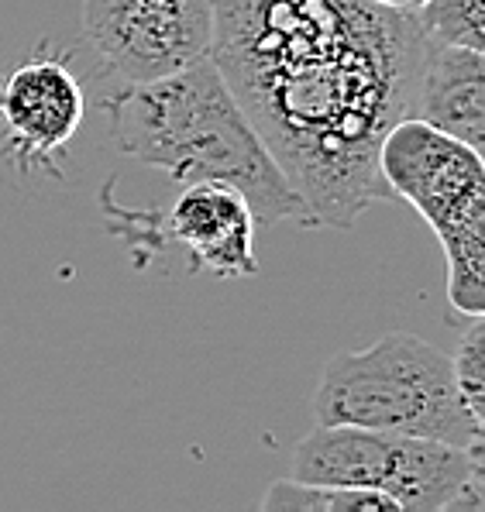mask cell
<instances>
[{"instance_id":"cell-2","label":"cell","mask_w":485,"mask_h":512,"mask_svg":"<svg viewBox=\"0 0 485 512\" xmlns=\"http://www.w3.org/2000/svg\"><path fill=\"white\" fill-rule=\"evenodd\" d=\"M111 135L128 159L162 169L172 183H224L248 200L258 227H310L300 193L255 135L231 86L207 59L107 97Z\"/></svg>"},{"instance_id":"cell-14","label":"cell","mask_w":485,"mask_h":512,"mask_svg":"<svg viewBox=\"0 0 485 512\" xmlns=\"http://www.w3.org/2000/svg\"><path fill=\"white\" fill-rule=\"evenodd\" d=\"M420 4H424V0H410V7H420Z\"/></svg>"},{"instance_id":"cell-1","label":"cell","mask_w":485,"mask_h":512,"mask_svg":"<svg viewBox=\"0 0 485 512\" xmlns=\"http://www.w3.org/2000/svg\"><path fill=\"white\" fill-rule=\"evenodd\" d=\"M424 28L375 0H214L210 62L300 193L310 227L393 203L379 148L413 117Z\"/></svg>"},{"instance_id":"cell-9","label":"cell","mask_w":485,"mask_h":512,"mask_svg":"<svg viewBox=\"0 0 485 512\" xmlns=\"http://www.w3.org/2000/svg\"><path fill=\"white\" fill-rule=\"evenodd\" d=\"M413 117L485 155V59L479 49L427 38Z\"/></svg>"},{"instance_id":"cell-5","label":"cell","mask_w":485,"mask_h":512,"mask_svg":"<svg viewBox=\"0 0 485 512\" xmlns=\"http://www.w3.org/2000/svg\"><path fill=\"white\" fill-rule=\"evenodd\" d=\"M485 444L455 447L365 427L310 430L293 451V478L317 485L372 488L400 512H451L465 488L485 482Z\"/></svg>"},{"instance_id":"cell-7","label":"cell","mask_w":485,"mask_h":512,"mask_svg":"<svg viewBox=\"0 0 485 512\" xmlns=\"http://www.w3.org/2000/svg\"><path fill=\"white\" fill-rule=\"evenodd\" d=\"M86 117V93L66 59L38 52L0 76V148L25 176H59V155Z\"/></svg>"},{"instance_id":"cell-12","label":"cell","mask_w":485,"mask_h":512,"mask_svg":"<svg viewBox=\"0 0 485 512\" xmlns=\"http://www.w3.org/2000/svg\"><path fill=\"white\" fill-rule=\"evenodd\" d=\"M465 337L458 344V354L451 358L455 365V385L465 399V406L472 409L475 420L485 423V324L482 317H468Z\"/></svg>"},{"instance_id":"cell-3","label":"cell","mask_w":485,"mask_h":512,"mask_svg":"<svg viewBox=\"0 0 485 512\" xmlns=\"http://www.w3.org/2000/svg\"><path fill=\"white\" fill-rule=\"evenodd\" d=\"M320 427H365L479 447L482 420L465 406L451 354L406 330L379 337L362 351H338L314 392Z\"/></svg>"},{"instance_id":"cell-4","label":"cell","mask_w":485,"mask_h":512,"mask_svg":"<svg viewBox=\"0 0 485 512\" xmlns=\"http://www.w3.org/2000/svg\"><path fill=\"white\" fill-rule=\"evenodd\" d=\"M379 172L396 200L410 203L448 255V303L485 317V165L465 141L403 117L379 148Z\"/></svg>"},{"instance_id":"cell-6","label":"cell","mask_w":485,"mask_h":512,"mask_svg":"<svg viewBox=\"0 0 485 512\" xmlns=\"http://www.w3.org/2000/svg\"><path fill=\"white\" fill-rule=\"evenodd\" d=\"M83 35L124 83H152L210 55L214 0H83Z\"/></svg>"},{"instance_id":"cell-13","label":"cell","mask_w":485,"mask_h":512,"mask_svg":"<svg viewBox=\"0 0 485 512\" xmlns=\"http://www.w3.org/2000/svg\"><path fill=\"white\" fill-rule=\"evenodd\" d=\"M375 4H386V7H410V0H375Z\"/></svg>"},{"instance_id":"cell-8","label":"cell","mask_w":485,"mask_h":512,"mask_svg":"<svg viewBox=\"0 0 485 512\" xmlns=\"http://www.w3.org/2000/svg\"><path fill=\"white\" fill-rule=\"evenodd\" d=\"M258 220L248 200L224 183H186L169 210V234L190 255L193 272L217 279H252Z\"/></svg>"},{"instance_id":"cell-11","label":"cell","mask_w":485,"mask_h":512,"mask_svg":"<svg viewBox=\"0 0 485 512\" xmlns=\"http://www.w3.org/2000/svg\"><path fill=\"white\" fill-rule=\"evenodd\" d=\"M427 38L465 49H485V0H424L413 7Z\"/></svg>"},{"instance_id":"cell-10","label":"cell","mask_w":485,"mask_h":512,"mask_svg":"<svg viewBox=\"0 0 485 512\" xmlns=\"http://www.w3.org/2000/svg\"><path fill=\"white\" fill-rule=\"evenodd\" d=\"M262 512H400L389 495L372 488L317 485L300 478H279L258 502Z\"/></svg>"}]
</instances>
